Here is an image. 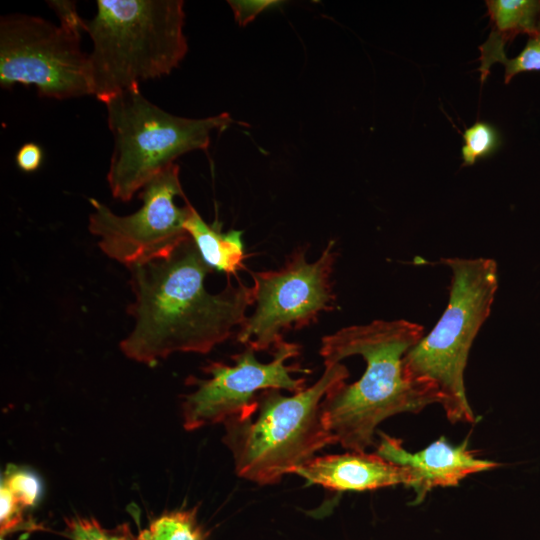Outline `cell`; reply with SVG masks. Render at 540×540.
<instances>
[{
  "instance_id": "obj_1",
  "label": "cell",
  "mask_w": 540,
  "mask_h": 540,
  "mask_svg": "<svg viewBox=\"0 0 540 540\" xmlns=\"http://www.w3.org/2000/svg\"><path fill=\"white\" fill-rule=\"evenodd\" d=\"M128 270L134 301L127 313L135 324L120 349L139 363L154 365L176 352H210L240 328L254 304L252 286L234 285L230 277L221 292L206 289L212 269L190 236L167 257Z\"/></svg>"
},
{
  "instance_id": "obj_2",
  "label": "cell",
  "mask_w": 540,
  "mask_h": 540,
  "mask_svg": "<svg viewBox=\"0 0 540 540\" xmlns=\"http://www.w3.org/2000/svg\"><path fill=\"white\" fill-rule=\"evenodd\" d=\"M423 336L420 324L397 319L347 326L322 338L319 354L325 366L354 355L366 362L358 381L337 385L320 404L322 421L336 444L365 451L385 419L439 403L437 391L411 377L404 363Z\"/></svg>"
},
{
  "instance_id": "obj_3",
  "label": "cell",
  "mask_w": 540,
  "mask_h": 540,
  "mask_svg": "<svg viewBox=\"0 0 540 540\" xmlns=\"http://www.w3.org/2000/svg\"><path fill=\"white\" fill-rule=\"evenodd\" d=\"M180 0H97L86 21L92 41L88 54L91 95L105 102L170 74L187 53Z\"/></svg>"
},
{
  "instance_id": "obj_4",
  "label": "cell",
  "mask_w": 540,
  "mask_h": 540,
  "mask_svg": "<svg viewBox=\"0 0 540 540\" xmlns=\"http://www.w3.org/2000/svg\"><path fill=\"white\" fill-rule=\"evenodd\" d=\"M348 377L341 362L326 365L310 387L291 396L278 389L264 390L251 413L226 421L223 442L237 475L261 486L273 485L319 450L336 444L322 421L320 404Z\"/></svg>"
},
{
  "instance_id": "obj_5",
  "label": "cell",
  "mask_w": 540,
  "mask_h": 540,
  "mask_svg": "<svg viewBox=\"0 0 540 540\" xmlns=\"http://www.w3.org/2000/svg\"><path fill=\"white\" fill-rule=\"evenodd\" d=\"M452 273L447 307L427 335L405 355L407 372L433 387L447 419L475 423L464 372L473 341L488 318L498 288L497 264L489 258H446Z\"/></svg>"
},
{
  "instance_id": "obj_6",
  "label": "cell",
  "mask_w": 540,
  "mask_h": 540,
  "mask_svg": "<svg viewBox=\"0 0 540 540\" xmlns=\"http://www.w3.org/2000/svg\"><path fill=\"white\" fill-rule=\"evenodd\" d=\"M104 104L114 142L107 182L112 196L123 202L181 155L206 150L211 133L233 123L228 113L200 119L170 114L146 99L139 86Z\"/></svg>"
},
{
  "instance_id": "obj_7",
  "label": "cell",
  "mask_w": 540,
  "mask_h": 540,
  "mask_svg": "<svg viewBox=\"0 0 540 540\" xmlns=\"http://www.w3.org/2000/svg\"><path fill=\"white\" fill-rule=\"evenodd\" d=\"M334 248L330 241L312 263L299 249L278 270L251 272L255 310L238 329L237 341L255 352L273 353L285 332L307 327L320 313L333 310Z\"/></svg>"
},
{
  "instance_id": "obj_8",
  "label": "cell",
  "mask_w": 540,
  "mask_h": 540,
  "mask_svg": "<svg viewBox=\"0 0 540 540\" xmlns=\"http://www.w3.org/2000/svg\"><path fill=\"white\" fill-rule=\"evenodd\" d=\"M80 38L41 17L10 14L0 19V85L34 86L58 100L91 95L89 58Z\"/></svg>"
},
{
  "instance_id": "obj_9",
  "label": "cell",
  "mask_w": 540,
  "mask_h": 540,
  "mask_svg": "<svg viewBox=\"0 0 540 540\" xmlns=\"http://www.w3.org/2000/svg\"><path fill=\"white\" fill-rule=\"evenodd\" d=\"M179 166L169 165L142 189V206L120 216L95 198H89L92 212L88 229L99 238L98 246L109 258L128 269L167 257L189 237L185 222L192 205L179 207L175 198H186L179 178Z\"/></svg>"
},
{
  "instance_id": "obj_10",
  "label": "cell",
  "mask_w": 540,
  "mask_h": 540,
  "mask_svg": "<svg viewBox=\"0 0 540 540\" xmlns=\"http://www.w3.org/2000/svg\"><path fill=\"white\" fill-rule=\"evenodd\" d=\"M299 353V345L283 341L268 363L259 362L255 351L249 348L233 356V365L211 362L204 368L209 378L188 379V384L195 386V389L182 401L184 428L192 431L217 423L224 424L231 418L251 413L259 394L264 390L302 391L306 388L305 378H294L292 373L303 369L298 365L286 364Z\"/></svg>"
},
{
  "instance_id": "obj_11",
  "label": "cell",
  "mask_w": 540,
  "mask_h": 540,
  "mask_svg": "<svg viewBox=\"0 0 540 540\" xmlns=\"http://www.w3.org/2000/svg\"><path fill=\"white\" fill-rule=\"evenodd\" d=\"M377 454L406 470L410 477L408 487L413 488V504L422 502L436 487L457 486L469 475L491 470L498 463L477 458L468 448V439L452 445L440 437L421 451H407L400 439L379 432Z\"/></svg>"
},
{
  "instance_id": "obj_12",
  "label": "cell",
  "mask_w": 540,
  "mask_h": 540,
  "mask_svg": "<svg viewBox=\"0 0 540 540\" xmlns=\"http://www.w3.org/2000/svg\"><path fill=\"white\" fill-rule=\"evenodd\" d=\"M293 473L334 491H366L410 484L404 468L377 453L365 451L314 456Z\"/></svg>"
},
{
  "instance_id": "obj_13",
  "label": "cell",
  "mask_w": 540,
  "mask_h": 540,
  "mask_svg": "<svg viewBox=\"0 0 540 540\" xmlns=\"http://www.w3.org/2000/svg\"><path fill=\"white\" fill-rule=\"evenodd\" d=\"M487 14L492 26L485 43L480 46V73L483 82L494 63L507 59L505 45L517 35L529 37L540 32V1L535 0H488Z\"/></svg>"
},
{
  "instance_id": "obj_14",
  "label": "cell",
  "mask_w": 540,
  "mask_h": 540,
  "mask_svg": "<svg viewBox=\"0 0 540 540\" xmlns=\"http://www.w3.org/2000/svg\"><path fill=\"white\" fill-rule=\"evenodd\" d=\"M184 227L212 270L224 272L229 277L244 268L242 231L230 230L224 233L218 222L208 225L193 206Z\"/></svg>"
},
{
  "instance_id": "obj_15",
  "label": "cell",
  "mask_w": 540,
  "mask_h": 540,
  "mask_svg": "<svg viewBox=\"0 0 540 540\" xmlns=\"http://www.w3.org/2000/svg\"><path fill=\"white\" fill-rule=\"evenodd\" d=\"M196 513V508L163 513L141 530L136 540H204Z\"/></svg>"
},
{
  "instance_id": "obj_16",
  "label": "cell",
  "mask_w": 540,
  "mask_h": 540,
  "mask_svg": "<svg viewBox=\"0 0 540 540\" xmlns=\"http://www.w3.org/2000/svg\"><path fill=\"white\" fill-rule=\"evenodd\" d=\"M461 156L464 166H472L478 159L493 154L501 145L498 131L489 123L478 121L467 128L463 135Z\"/></svg>"
},
{
  "instance_id": "obj_17",
  "label": "cell",
  "mask_w": 540,
  "mask_h": 540,
  "mask_svg": "<svg viewBox=\"0 0 540 540\" xmlns=\"http://www.w3.org/2000/svg\"><path fill=\"white\" fill-rule=\"evenodd\" d=\"M62 534L70 540H136L127 523L107 529L94 518L80 516L65 519Z\"/></svg>"
},
{
  "instance_id": "obj_18",
  "label": "cell",
  "mask_w": 540,
  "mask_h": 540,
  "mask_svg": "<svg viewBox=\"0 0 540 540\" xmlns=\"http://www.w3.org/2000/svg\"><path fill=\"white\" fill-rule=\"evenodd\" d=\"M26 508L15 498L12 492L1 483L0 486V532L1 537L16 530L38 528L32 521H26Z\"/></svg>"
},
{
  "instance_id": "obj_19",
  "label": "cell",
  "mask_w": 540,
  "mask_h": 540,
  "mask_svg": "<svg viewBox=\"0 0 540 540\" xmlns=\"http://www.w3.org/2000/svg\"><path fill=\"white\" fill-rule=\"evenodd\" d=\"M1 483L7 486L25 508L34 506L41 493L40 481L30 471L20 469L7 470Z\"/></svg>"
},
{
  "instance_id": "obj_20",
  "label": "cell",
  "mask_w": 540,
  "mask_h": 540,
  "mask_svg": "<svg viewBox=\"0 0 540 540\" xmlns=\"http://www.w3.org/2000/svg\"><path fill=\"white\" fill-rule=\"evenodd\" d=\"M504 81L509 83L519 73L540 70V32L529 37L524 49L518 56L506 59Z\"/></svg>"
},
{
  "instance_id": "obj_21",
  "label": "cell",
  "mask_w": 540,
  "mask_h": 540,
  "mask_svg": "<svg viewBox=\"0 0 540 540\" xmlns=\"http://www.w3.org/2000/svg\"><path fill=\"white\" fill-rule=\"evenodd\" d=\"M48 5L54 10L60 20V25L68 30L81 35L86 28V20L82 19L73 1H48Z\"/></svg>"
},
{
  "instance_id": "obj_22",
  "label": "cell",
  "mask_w": 540,
  "mask_h": 540,
  "mask_svg": "<svg viewBox=\"0 0 540 540\" xmlns=\"http://www.w3.org/2000/svg\"><path fill=\"white\" fill-rule=\"evenodd\" d=\"M236 21L239 25L244 26L252 21L260 12L276 5L277 1H229Z\"/></svg>"
},
{
  "instance_id": "obj_23",
  "label": "cell",
  "mask_w": 540,
  "mask_h": 540,
  "mask_svg": "<svg viewBox=\"0 0 540 540\" xmlns=\"http://www.w3.org/2000/svg\"><path fill=\"white\" fill-rule=\"evenodd\" d=\"M16 164L24 172L36 171L43 160V151L36 143L22 145L16 153Z\"/></svg>"
},
{
  "instance_id": "obj_24",
  "label": "cell",
  "mask_w": 540,
  "mask_h": 540,
  "mask_svg": "<svg viewBox=\"0 0 540 540\" xmlns=\"http://www.w3.org/2000/svg\"><path fill=\"white\" fill-rule=\"evenodd\" d=\"M0 540H4V539H3V537H1V539H0Z\"/></svg>"
}]
</instances>
